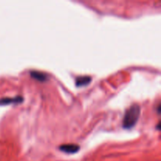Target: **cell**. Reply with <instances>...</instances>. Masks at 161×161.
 <instances>
[{
  "label": "cell",
  "instance_id": "cell-1",
  "mask_svg": "<svg viewBox=\"0 0 161 161\" xmlns=\"http://www.w3.org/2000/svg\"><path fill=\"white\" fill-rule=\"evenodd\" d=\"M141 115V107L138 104L129 107L125 112L123 119V127L125 129H130L135 126L139 119Z\"/></svg>",
  "mask_w": 161,
  "mask_h": 161
},
{
  "label": "cell",
  "instance_id": "cell-2",
  "mask_svg": "<svg viewBox=\"0 0 161 161\" xmlns=\"http://www.w3.org/2000/svg\"><path fill=\"white\" fill-rule=\"evenodd\" d=\"M80 149V147L76 144H64L59 147V149L61 152L69 154L76 153Z\"/></svg>",
  "mask_w": 161,
  "mask_h": 161
},
{
  "label": "cell",
  "instance_id": "cell-3",
  "mask_svg": "<svg viewBox=\"0 0 161 161\" xmlns=\"http://www.w3.org/2000/svg\"><path fill=\"white\" fill-rule=\"evenodd\" d=\"M24 98L21 96H17L14 97H3L0 98V105H7L10 104H19L23 102Z\"/></svg>",
  "mask_w": 161,
  "mask_h": 161
},
{
  "label": "cell",
  "instance_id": "cell-4",
  "mask_svg": "<svg viewBox=\"0 0 161 161\" xmlns=\"http://www.w3.org/2000/svg\"><path fill=\"white\" fill-rule=\"evenodd\" d=\"M30 75H31V78L39 82H45L48 80V76H47V74L39 72V71H31Z\"/></svg>",
  "mask_w": 161,
  "mask_h": 161
},
{
  "label": "cell",
  "instance_id": "cell-5",
  "mask_svg": "<svg viewBox=\"0 0 161 161\" xmlns=\"http://www.w3.org/2000/svg\"><path fill=\"white\" fill-rule=\"evenodd\" d=\"M91 80H92V78H91V76H88V75L79 76L77 77L76 80H75V85H76V86H78V87L86 86L91 83Z\"/></svg>",
  "mask_w": 161,
  "mask_h": 161
}]
</instances>
